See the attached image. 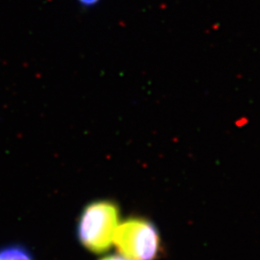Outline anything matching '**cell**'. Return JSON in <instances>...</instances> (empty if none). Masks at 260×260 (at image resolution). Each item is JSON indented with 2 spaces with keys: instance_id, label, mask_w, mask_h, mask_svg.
<instances>
[{
  "instance_id": "1",
  "label": "cell",
  "mask_w": 260,
  "mask_h": 260,
  "mask_svg": "<svg viewBox=\"0 0 260 260\" xmlns=\"http://www.w3.org/2000/svg\"><path fill=\"white\" fill-rule=\"evenodd\" d=\"M118 205L98 201L87 205L80 215L76 234L80 244L93 253H103L111 248L119 225Z\"/></svg>"
},
{
  "instance_id": "2",
  "label": "cell",
  "mask_w": 260,
  "mask_h": 260,
  "mask_svg": "<svg viewBox=\"0 0 260 260\" xmlns=\"http://www.w3.org/2000/svg\"><path fill=\"white\" fill-rule=\"evenodd\" d=\"M117 250L127 260H154L160 239L153 223L142 218H131L119 223L114 235Z\"/></svg>"
},
{
  "instance_id": "3",
  "label": "cell",
  "mask_w": 260,
  "mask_h": 260,
  "mask_svg": "<svg viewBox=\"0 0 260 260\" xmlns=\"http://www.w3.org/2000/svg\"><path fill=\"white\" fill-rule=\"evenodd\" d=\"M0 260H34V257L25 247L12 244L0 249Z\"/></svg>"
},
{
  "instance_id": "4",
  "label": "cell",
  "mask_w": 260,
  "mask_h": 260,
  "mask_svg": "<svg viewBox=\"0 0 260 260\" xmlns=\"http://www.w3.org/2000/svg\"><path fill=\"white\" fill-rule=\"evenodd\" d=\"M75 1L83 8H93L102 2V0H75Z\"/></svg>"
},
{
  "instance_id": "5",
  "label": "cell",
  "mask_w": 260,
  "mask_h": 260,
  "mask_svg": "<svg viewBox=\"0 0 260 260\" xmlns=\"http://www.w3.org/2000/svg\"><path fill=\"white\" fill-rule=\"evenodd\" d=\"M100 260H127L126 258H124L123 256L121 255H109V256H106V257H103L102 259Z\"/></svg>"
}]
</instances>
